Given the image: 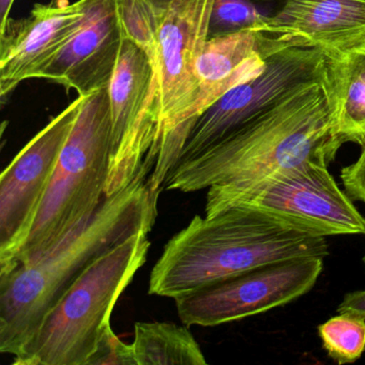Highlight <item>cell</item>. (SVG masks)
I'll return each mask as SVG.
<instances>
[{
	"label": "cell",
	"instance_id": "cell-11",
	"mask_svg": "<svg viewBox=\"0 0 365 365\" xmlns=\"http://www.w3.org/2000/svg\"><path fill=\"white\" fill-rule=\"evenodd\" d=\"M85 96L48 123L0 176V273L22 249L50 187Z\"/></svg>",
	"mask_w": 365,
	"mask_h": 365
},
{
	"label": "cell",
	"instance_id": "cell-13",
	"mask_svg": "<svg viewBox=\"0 0 365 365\" xmlns=\"http://www.w3.org/2000/svg\"><path fill=\"white\" fill-rule=\"evenodd\" d=\"M125 33L119 0H85L82 26L39 78L88 96L108 88L116 69Z\"/></svg>",
	"mask_w": 365,
	"mask_h": 365
},
{
	"label": "cell",
	"instance_id": "cell-18",
	"mask_svg": "<svg viewBox=\"0 0 365 365\" xmlns=\"http://www.w3.org/2000/svg\"><path fill=\"white\" fill-rule=\"evenodd\" d=\"M285 3L286 0H215L209 38L247 29L260 31Z\"/></svg>",
	"mask_w": 365,
	"mask_h": 365
},
{
	"label": "cell",
	"instance_id": "cell-1",
	"mask_svg": "<svg viewBox=\"0 0 365 365\" xmlns=\"http://www.w3.org/2000/svg\"><path fill=\"white\" fill-rule=\"evenodd\" d=\"M155 164V159L147 158L135 178L106 196L93 217L50 249L0 275V352L16 356L93 260L132 235L153 230L161 192L150 180Z\"/></svg>",
	"mask_w": 365,
	"mask_h": 365
},
{
	"label": "cell",
	"instance_id": "cell-5",
	"mask_svg": "<svg viewBox=\"0 0 365 365\" xmlns=\"http://www.w3.org/2000/svg\"><path fill=\"white\" fill-rule=\"evenodd\" d=\"M148 232L93 260L14 356V365H89L110 331L117 301L148 257Z\"/></svg>",
	"mask_w": 365,
	"mask_h": 365
},
{
	"label": "cell",
	"instance_id": "cell-2",
	"mask_svg": "<svg viewBox=\"0 0 365 365\" xmlns=\"http://www.w3.org/2000/svg\"><path fill=\"white\" fill-rule=\"evenodd\" d=\"M343 144L324 73L200 155L178 164L164 187L192 193L302 162L329 165Z\"/></svg>",
	"mask_w": 365,
	"mask_h": 365
},
{
	"label": "cell",
	"instance_id": "cell-14",
	"mask_svg": "<svg viewBox=\"0 0 365 365\" xmlns=\"http://www.w3.org/2000/svg\"><path fill=\"white\" fill-rule=\"evenodd\" d=\"M268 35L247 29L208 38L196 65L197 96L183 123L181 150L200 115L228 91L262 73L267 61L275 53L292 48L287 40Z\"/></svg>",
	"mask_w": 365,
	"mask_h": 365
},
{
	"label": "cell",
	"instance_id": "cell-12",
	"mask_svg": "<svg viewBox=\"0 0 365 365\" xmlns=\"http://www.w3.org/2000/svg\"><path fill=\"white\" fill-rule=\"evenodd\" d=\"M85 0L36 4L25 18H10L0 31V97L21 83L39 78L82 26Z\"/></svg>",
	"mask_w": 365,
	"mask_h": 365
},
{
	"label": "cell",
	"instance_id": "cell-3",
	"mask_svg": "<svg viewBox=\"0 0 365 365\" xmlns=\"http://www.w3.org/2000/svg\"><path fill=\"white\" fill-rule=\"evenodd\" d=\"M326 237L250 207L195 215L164 247L151 270L149 294L175 299L267 264L324 258Z\"/></svg>",
	"mask_w": 365,
	"mask_h": 365
},
{
	"label": "cell",
	"instance_id": "cell-20",
	"mask_svg": "<svg viewBox=\"0 0 365 365\" xmlns=\"http://www.w3.org/2000/svg\"><path fill=\"white\" fill-rule=\"evenodd\" d=\"M136 365L132 344L121 341L114 331H110L104 337L97 354L89 365Z\"/></svg>",
	"mask_w": 365,
	"mask_h": 365
},
{
	"label": "cell",
	"instance_id": "cell-21",
	"mask_svg": "<svg viewBox=\"0 0 365 365\" xmlns=\"http://www.w3.org/2000/svg\"><path fill=\"white\" fill-rule=\"evenodd\" d=\"M341 179L346 193L352 200L365 202V140L360 157L341 170Z\"/></svg>",
	"mask_w": 365,
	"mask_h": 365
},
{
	"label": "cell",
	"instance_id": "cell-7",
	"mask_svg": "<svg viewBox=\"0 0 365 365\" xmlns=\"http://www.w3.org/2000/svg\"><path fill=\"white\" fill-rule=\"evenodd\" d=\"M232 206L258 209L318 236L365 235V217L339 189L328 165L318 162L209 187L206 217Z\"/></svg>",
	"mask_w": 365,
	"mask_h": 365
},
{
	"label": "cell",
	"instance_id": "cell-4",
	"mask_svg": "<svg viewBox=\"0 0 365 365\" xmlns=\"http://www.w3.org/2000/svg\"><path fill=\"white\" fill-rule=\"evenodd\" d=\"M215 0H119L125 37L146 52L159 88L160 147L151 182L163 189L181 150V131L197 96L195 69Z\"/></svg>",
	"mask_w": 365,
	"mask_h": 365
},
{
	"label": "cell",
	"instance_id": "cell-19",
	"mask_svg": "<svg viewBox=\"0 0 365 365\" xmlns=\"http://www.w3.org/2000/svg\"><path fill=\"white\" fill-rule=\"evenodd\" d=\"M322 347L339 363H354L365 351V317L354 313H339L318 326Z\"/></svg>",
	"mask_w": 365,
	"mask_h": 365
},
{
	"label": "cell",
	"instance_id": "cell-24",
	"mask_svg": "<svg viewBox=\"0 0 365 365\" xmlns=\"http://www.w3.org/2000/svg\"><path fill=\"white\" fill-rule=\"evenodd\" d=\"M363 262H364V264H365V255H364V257H363Z\"/></svg>",
	"mask_w": 365,
	"mask_h": 365
},
{
	"label": "cell",
	"instance_id": "cell-17",
	"mask_svg": "<svg viewBox=\"0 0 365 365\" xmlns=\"http://www.w3.org/2000/svg\"><path fill=\"white\" fill-rule=\"evenodd\" d=\"M132 347L136 365L207 364L187 327L170 322H136Z\"/></svg>",
	"mask_w": 365,
	"mask_h": 365
},
{
	"label": "cell",
	"instance_id": "cell-22",
	"mask_svg": "<svg viewBox=\"0 0 365 365\" xmlns=\"http://www.w3.org/2000/svg\"><path fill=\"white\" fill-rule=\"evenodd\" d=\"M339 313H354L365 317V289L349 292L337 307Z\"/></svg>",
	"mask_w": 365,
	"mask_h": 365
},
{
	"label": "cell",
	"instance_id": "cell-16",
	"mask_svg": "<svg viewBox=\"0 0 365 365\" xmlns=\"http://www.w3.org/2000/svg\"><path fill=\"white\" fill-rule=\"evenodd\" d=\"M326 85L335 123L345 143L365 140V42L339 56L326 57Z\"/></svg>",
	"mask_w": 365,
	"mask_h": 365
},
{
	"label": "cell",
	"instance_id": "cell-15",
	"mask_svg": "<svg viewBox=\"0 0 365 365\" xmlns=\"http://www.w3.org/2000/svg\"><path fill=\"white\" fill-rule=\"evenodd\" d=\"M260 31L332 58L364 43L365 0H286Z\"/></svg>",
	"mask_w": 365,
	"mask_h": 365
},
{
	"label": "cell",
	"instance_id": "cell-8",
	"mask_svg": "<svg viewBox=\"0 0 365 365\" xmlns=\"http://www.w3.org/2000/svg\"><path fill=\"white\" fill-rule=\"evenodd\" d=\"M112 150L106 196L127 187L147 158L157 161L160 102L157 78L144 50L125 37L108 85Z\"/></svg>",
	"mask_w": 365,
	"mask_h": 365
},
{
	"label": "cell",
	"instance_id": "cell-23",
	"mask_svg": "<svg viewBox=\"0 0 365 365\" xmlns=\"http://www.w3.org/2000/svg\"><path fill=\"white\" fill-rule=\"evenodd\" d=\"M16 0H0V31H3L10 19L12 6Z\"/></svg>",
	"mask_w": 365,
	"mask_h": 365
},
{
	"label": "cell",
	"instance_id": "cell-6",
	"mask_svg": "<svg viewBox=\"0 0 365 365\" xmlns=\"http://www.w3.org/2000/svg\"><path fill=\"white\" fill-rule=\"evenodd\" d=\"M110 150L108 87L85 96L33 228L9 268L0 275L50 249L93 217L106 196Z\"/></svg>",
	"mask_w": 365,
	"mask_h": 365
},
{
	"label": "cell",
	"instance_id": "cell-9",
	"mask_svg": "<svg viewBox=\"0 0 365 365\" xmlns=\"http://www.w3.org/2000/svg\"><path fill=\"white\" fill-rule=\"evenodd\" d=\"M324 269V258H292L185 292L174 299L185 326L215 327L283 307L309 292Z\"/></svg>",
	"mask_w": 365,
	"mask_h": 365
},
{
	"label": "cell",
	"instance_id": "cell-10",
	"mask_svg": "<svg viewBox=\"0 0 365 365\" xmlns=\"http://www.w3.org/2000/svg\"><path fill=\"white\" fill-rule=\"evenodd\" d=\"M324 73L326 56L317 48L292 46L275 53L267 61L262 73L228 91L196 119L176 166L200 155L274 108L294 89L319 80Z\"/></svg>",
	"mask_w": 365,
	"mask_h": 365
}]
</instances>
